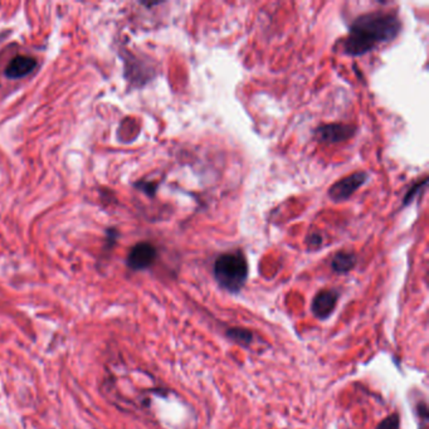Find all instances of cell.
Segmentation results:
<instances>
[{
  "label": "cell",
  "mask_w": 429,
  "mask_h": 429,
  "mask_svg": "<svg viewBox=\"0 0 429 429\" xmlns=\"http://www.w3.org/2000/svg\"><path fill=\"white\" fill-rule=\"evenodd\" d=\"M400 20L394 13H367L355 19L344 43L350 56H363L383 43L392 42L400 31Z\"/></svg>",
  "instance_id": "1"
},
{
  "label": "cell",
  "mask_w": 429,
  "mask_h": 429,
  "mask_svg": "<svg viewBox=\"0 0 429 429\" xmlns=\"http://www.w3.org/2000/svg\"><path fill=\"white\" fill-rule=\"evenodd\" d=\"M214 279L218 285L230 293H238L248 279V265L241 252L224 253L214 262Z\"/></svg>",
  "instance_id": "2"
},
{
  "label": "cell",
  "mask_w": 429,
  "mask_h": 429,
  "mask_svg": "<svg viewBox=\"0 0 429 429\" xmlns=\"http://www.w3.org/2000/svg\"><path fill=\"white\" fill-rule=\"evenodd\" d=\"M157 257L155 246L149 242H140L131 248L127 255V267L132 271H143L149 268Z\"/></svg>",
  "instance_id": "3"
},
{
  "label": "cell",
  "mask_w": 429,
  "mask_h": 429,
  "mask_svg": "<svg viewBox=\"0 0 429 429\" xmlns=\"http://www.w3.org/2000/svg\"><path fill=\"white\" fill-rule=\"evenodd\" d=\"M367 179V174L364 171H358L354 174L349 175L330 188V198L334 202H344V200L349 199L359 188L364 185Z\"/></svg>",
  "instance_id": "4"
},
{
  "label": "cell",
  "mask_w": 429,
  "mask_h": 429,
  "mask_svg": "<svg viewBox=\"0 0 429 429\" xmlns=\"http://www.w3.org/2000/svg\"><path fill=\"white\" fill-rule=\"evenodd\" d=\"M355 127L346 124H328L320 126L315 135L321 143H336L346 141L354 136Z\"/></svg>",
  "instance_id": "5"
},
{
  "label": "cell",
  "mask_w": 429,
  "mask_h": 429,
  "mask_svg": "<svg viewBox=\"0 0 429 429\" xmlns=\"http://www.w3.org/2000/svg\"><path fill=\"white\" fill-rule=\"evenodd\" d=\"M339 300V293L335 290H323L312 301L311 310L315 318L326 320L335 310Z\"/></svg>",
  "instance_id": "6"
},
{
  "label": "cell",
  "mask_w": 429,
  "mask_h": 429,
  "mask_svg": "<svg viewBox=\"0 0 429 429\" xmlns=\"http://www.w3.org/2000/svg\"><path fill=\"white\" fill-rule=\"evenodd\" d=\"M37 66V61L33 57L17 56L8 63L4 73L10 80H19V78H23V77L31 75Z\"/></svg>",
  "instance_id": "7"
},
{
  "label": "cell",
  "mask_w": 429,
  "mask_h": 429,
  "mask_svg": "<svg viewBox=\"0 0 429 429\" xmlns=\"http://www.w3.org/2000/svg\"><path fill=\"white\" fill-rule=\"evenodd\" d=\"M356 255L354 253H350V252H339L337 255L334 257L332 263H331V267L335 271L336 274H348L356 265Z\"/></svg>",
  "instance_id": "8"
},
{
  "label": "cell",
  "mask_w": 429,
  "mask_h": 429,
  "mask_svg": "<svg viewBox=\"0 0 429 429\" xmlns=\"http://www.w3.org/2000/svg\"><path fill=\"white\" fill-rule=\"evenodd\" d=\"M227 336L230 340L242 345V346H248L249 344L253 340L252 332L247 329L243 328H232L227 331Z\"/></svg>",
  "instance_id": "9"
},
{
  "label": "cell",
  "mask_w": 429,
  "mask_h": 429,
  "mask_svg": "<svg viewBox=\"0 0 429 429\" xmlns=\"http://www.w3.org/2000/svg\"><path fill=\"white\" fill-rule=\"evenodd\" d=\"M399 426H400V417L397 413H394L392 416L386 417L384 421H381L377 429H399Z\"/></svg>",
  "instance_id": "10"
},
{
  "label": "cell",
  "mask_w": 429,
  "mask_h": 429,
  "mask_svg": "<svg viewBox=\"0 0 429 429\" xmlns=\"http://www.w3.org/2000/svg\"><path fill=\"white\" fill-rule=\"evenodd\" d=\"M321 243H323V237L320 236L318 233H312L307 237V244H309L310 248H318L321 246Z\"/></svg>",
  "instance_id": "11"
},
{
  "label": "cell",
  "mask_w": 429,
  "mask_h": 429,
  "mask_svg": "<svg viewBox=\"0 0 429 429\" xmlns=\"http://www.w3.org/2000/svg\"><path fill=\"white\" fill-rule=\"evenodd\" d=\"M426 184H427V181H422V183H419V184H417V185L413 188V189H411V192L407 194V197H405V204H408V203H411V200L413 199V197H414V195H416V194H417L418 192H419V190L422 189V188L426 187Z\"/></svg>",
  "instance_id": "12"
},
{
  "label": "cell",
  "mask_w": 429,
  "mask_h": 429,
  "mask_svg": "<svg viewBox=\"0 0 429 429\" xmlns=\"http://www.w3.org/2000/svg\"><path fill=\"white\" fill-rule=\"evenodd\" d=\"M136 187L140 188L141 190L149 194V195H154V193H155L156 184H153V183H140V184H136Z\"/></svg>",
  "instance_id": "13"
}]
</instances>
